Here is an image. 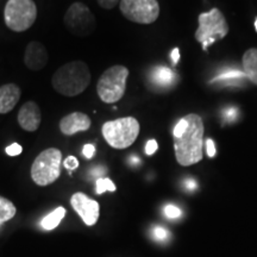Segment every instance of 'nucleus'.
<instances>
[{
  "label": "nucleus",
  "instance_id": "1",
  "mask_svg": "<svg viewBox=\"0 0 257 257\" xmlns=\"http://www.w3.org/2000/svg\"><path fill=\"white\" fill-rule=\"evenodd\" d=\"M204 123L197 113L181 118L173 130L175 157L179 165L188 167L202 160Z\"/></svg>",
  "mask_w": 257,
  "mask_h": 257
},
{
  "label": "nucleus",
  "instance_id": "2",
  "mask_svg": "<svg viewBox=\"0 0 257 257\" xmlns=\"http://www.w3.org/2000/svg\"><path fill=\"white\" fill-rule=\"evenodd\" d=\"M91 82V72L83 61H73L54 73L51 85L61 95L76 96L85 92Z\"/></svg>",
  "mask_w": 257,
  "mask_h": 257
},
{
  "label": "nucleus",
  "instance_id": "3",
  "mask_svg": "<svg viewBox=\"0 0 257 257\" xmlns=\"http://www.w3.org/2000/svg\"><path fill=\"white\" fill-rule=\"evenodd\" d=\"M141 125L134 117L118 118L102 125L101 133L105 141L113 149H126L133 146L140 135Z\"/></svg>",
  "mask_w": 257,
  "mask_h": 257
},
{
  "label": "nucleus",
  "instance_id": "4",
  "mask_svg": "<svg viewBox=\"0 0 257 257\" xmlns=\"http://www.w3.org/2000/svg\"><path fill=\"white\" fill-rule=\"evenodd\" d=\"M198 21L199 27L194 36L204 50H206L216 41L223 40L229 34V24L219 9L214 8L208 12L200 14Z\"/></svg>",
  "mask_w": 257,
  "mask_h": 257
},
{
  "label": "nucleus",
  "instance_id": "5",
  "mask_svg": "<svg viewBox=\"0 0 257 257\" xmlns=\"http://www.w3.org/2000/svg\"><path fill=\"white\" fill-rule=\"evenodd\" d=\"M128 69L121 64H115L106 69L96 83V92L101 101L113 104L124 96L126 89Z\"/></svg>",
  "mask_w": 257,
  "mask_h": 257
},
{
  "label": "nucleus",
  "instance_id": "6",
  "mask_svg": "<svg viewBox=\"0 0 257 257\" xmlns=\"http://www.w3.org/2000/svg\"><path fill=\"white\" fill-rule=\"evenodd\" d=\"M62 153L56 148L43 150L31 166V179L41 187L49 186L60 178Z\"/></svg>",
  "mask_w": 257,
  "mask_h": 257
},
{
  "label": "nucleus",
  "instance_id": "7",
  "mask_svg": "<svg viewBox=\"0 0 257 257\" xmlns=\"http://www.w3.org/2000/svg\"><path fill=\"white\" fill-rule=\"evenodd\" d=\"M37 6L34 0H9L6 3L4 19L10 30L23 32L36 22Z\"/></svg>",
  "mask_w": 257,
  "mask_h": 257
},
{
  "label": "nucleus",
  "instance_id": "8",
  "mask_svg": "<svg viewBox=\"0 0 257 257\" xmlns=\"http://www.w3.org/2000/svg\"><path fill=\"white\" fill-rule=\"evenodd\" d=\"M119 9L125 18L138 24H153L160 16L157 0H120Z\"/></svg>",
  "mask_w": 257,
  "mask_h": 257
},
{
  "label": "nucleus",
  "instance_id": "9",
  "mask_svg": "<svg viewBox=\"0 0 257 257\" xmlns=\"http://www.w3.org/2000/svg\"><path fill=\"white\" fill-rule=\"evenodd\" d=\"M64 24L73 35L86 37L95 30V17L88 6L82 3H74L64 15Z\"/></svg>",
  "mask_w": 257,
  "mask_h": 257
},
{
  "label": "nucleus",
  "instance_id": "10",
  "mask_svg": "<svg viewBox=\"0 0 257 257\" xmlns=\"http://www.w3.org/2000/svg\"><path fill=\"white\" fill-rule=\"evenodd\" d=\"M70 205L87 226H93L96 224L100 214V206L98 201L88 198L85 193L78 192L70 198Z\"/></svg>",
  "mask_w": 257,
  "mask_h": 257
},
{
  "label": "nucleus",
  "instance_id": "11",
  "mask_svg": "<svg viewBox=\"0 0 257 257\" xmlns=\"http://www.w3.org/2000/svg\"><path fill=\"white\" fill-rule=\"evenodd\" d=\"M18 124L21 127L29 133H34L38 130L42 121L41 108L35 101H27L19 108L17 115Z\"/></svg>",
  "mask_w": 257,
  "mask_h": 257
},
{
  "label": "nucleus",
  "instance_id": "12",
  "mask_svg": "<svg viewBox=\"0 0 257 257\" xmlns=\"http://www.w3.org/2000/svg\"><path fill=\"white\" fill-rule=\"evenodd\" d=\"M92 125L91 118L83 112H73L64 115L62 119L60 120V130L63 135L67 136H73L78 133H83L87 131Z\"/></svg>",
  "mask_w": 257,
  "mask_h": 257
},
{
  "label": "nucleus",
  "instance_id": "13",
  "mask_svg": "<svg viewBox=\"0 0 257 257\" xmlns=\"http://www.w3.org/2000/svg\"><path fill=\"white\" fill-rule=\"evenodd\" d=\"M24 63L29 69L34 70V72L43 69L48 63L47 48L41 42H30L25 49Z\"/></svg>",
  "mask_w": 257,
  "mask_h": 257
},
{
  "label": "nucleus",
  "instance_id": "14",
  "mask_svg": "<svg viewBox=\"0 0 257 257\" xmlns=\"http://www.w3.org/2000/svg\"><path fill=\"white\" fill-rule=\"evenodd\" d=\"M21 88L16 83H6L0 87V114L11 112L21 99Z\"/></svg>",
  "mask_w": 257,
  "mask_h": 257
},
{
  "label": "nucleus",
  "instance_id": "15",
  "mask_svg": "<svg viewBox=\"0 0 257 257\" xmlns=\"http://www.w3.org/2000/svg\"><path fill=\"white\" fill-rule=\"evenodd\" d=\"M176 80H178V75L175 72L165 66H157L150 73V81L160 88L172 87Z\"/></svg>",
  "mask_w": 257,
  "mask_h": 257
},
{
  "label": "nucleus",
  "instance_id": "16",
  "mask_svg": "<svg viewBox=\"0 0 257 257\" xmlns=\"http://www.w3.org/2000/svg\"><path fill=\"white\" fill-rule=\"evenodd\" d=\"M242 66L246 78L257 86V48H251L244 53Z\"/></svg>",
  "mask_w": 257,
  "mask_h": 257
},
{
  "label": "nucleus",
  "instance_id": "17",
  "mask_svg": "<svg viewBox=\"0 0 257 257\" xmlns=\"http://www.w3.org/2000/svg\"><path fill=\"white\" fill-rule=\"evenodd\" d=\"M64 216H66V208L62 206L57 207L56 210H54L51 213H49L42 219L41 226L44 230H54L55 227L59 226Z\"/></svg>",
  "mask_w": 257,
  "mask_h": 257
},
{
  "label": "nucleus",
  "instance_id": "18",
  "mask_svg": "<svg viewBox=\"0 0 257 257\" xmlns=\"http://www.w3.org/2000/svg\"><path fill=\"white\" fill-rule=\"evenodd\" d=\"M16 212L17 210L14 202L0 195V224L12 219L16 216Z\"/></svg>",
  "mask_w": 257,
  "mask_h": 257
},
{
  "label": "nucleus",
  "instance_id": "19",
  "mask_svg": "<svg viewBox=\"0 0 257 257\" xmlns=\"http://www.w3.org/2000/svg\"><path fill=\"white\" fill-rule=\"evenodd\" d=\"M242 78H246L245 74L243 72H239V70H230V72H225L220 75L216 76L214 79L211 80V83H216L217 81L219 82H226L227 80L229 81H236L237 79H242Z\"/></svg>",
  "mask_w": 257,
  "mask_h": 257
},
{
  "label": "nucleus",
  "instance_id": "20",
  "mask_svg": "<svg viewBox=\"0 0 257 257\" xmlns=\"http://www.w3.org/2000/svg\"><path fill=\"white\" fill-rule=\"evenodd\" d=\"M114 192L115 185L108 178H99L95 182V192L96 194H102L105 192Z\"/></svg>",
  "mask_w": 257,
  "mask_h": 257
},
{
  "label": "nucleus",
  "instance_id": "21",
  "mask_svg": "<svg viewBox=\"0 0 257 257\" xmlns=\"http://www.w3.org/2000/svg\"><path fill=\"white\" fill-rule=\"evenodd\" d=\"M163 213H165V216L168 219H178V218L182 216V211L178 206H175V205H167L163 208Z\"/></svg>",
  "mask_w": 257,
  "mask_h": 257
},
{
  "label": "nucleus",
  "instance_id": "22",
  "mask_svg": "<svg viewBox=\"0 0 257 257\" xmlns=\"http://www.w3.org/2000/svg\"><path fill=\"white\" fill-rule=\"evenodd\" d=\"M153 238L159 240V242H165L169 238L168 230H166L162 226H156L153 229Z\"/></svg>",
  "mask_w": 257,
  "mask_h": 257
},
{
  "label": "nucleus",
  "instance_id": "23",
  "mask_svg": "<svg viewBox=\"0 0 257 257\" xmlns=\"http://www.w3.org/2000/svg\"><path fill=\"white\" fill-rule=\"evenodd\" d=\"M63 166L72 173V170H75L79 167V161L75 156H68L63 161Z\"/></svg>",
  "mask_w": 257,
  "mask_h": 257
},
{
  "label": "nucleus",
  "instance_id": "24",
  "mask_svg": "<svg viewBox=\"0 0 257 257\" xmlns=\"http://www.w3.org/2000/svg\"><path fill=\"white\" fill-rule=\"evenodd\" d=\"M22 152H23V148H22L21 144L18 143H12L11 146L6 148V154L9 156H18L21 155Z\"/></svg>",
  "mask_w": 257,
  "mask_h": 257
},
{
  "label": "nucleus",
  "instance_id": "25",
  "mask_svg": "<svg viewBox=\"0 0 257 257\" xmlns=\"http://www.w3.org/2000/svg\"><path fill=\"white\" fill-rule=\"evenodd\" d=\"M159 149V144L155 140H149L146 144V154L147 155H154Z\"/></svg>",
  "mask_w": 257,
  "mask_h": 257
},
{
  "label": "nucleus",
  "instance_id": "26",
  "mask_svg": "<svg viewBox=\"0 0 257 257\" xmlns=\"http://www.w3.org/2000/svg\"><path fill=\"white\" fill-rule=\"evenodd\" d=\"M82 154L86 159L91 160L95 155V147L93 144H85L82 148Z\"/></svg>",
  "mask_w": 257,
  "mask_h": 257
},
{
  "label": "nucleus",
  "instance_id": "27",
  "mask_svg": "<svg viewBox=\"0 0 257 257\" xmlns=\"http://www.w3.org/2000/svg\"><path fill=\"white\" fill-rule=\"evenodd\" d=\"M206 152H207V155L208 157H214L216 156V146H214V142L212 138H208L206 140Z\"/></svg>",
  "mask_w": 257,
  "mask_h": 257
},
{
  "label": "nucleus",
  "instance_id": "28",
  "mask_svg": "<svg viewBox=\"0 0 257 257\" xmlns=\"http://www.w3.org/2000/svg\"><path fill=\"white\" fill-rule=\"evenodd\" d=\"M98 3L102 9L111 10L113 9L114 6H117L118 3H119V0H98Z\"/></svg>",
  "mask_w": 257,
  "mask_h": 257
},
{
  "label": "nucleus",
  "instance_id": "29",
  "mask_svg": "<svg viewBox=\"0 0 257 257\" xmlns=\"http://www.w3.org/2000/svg\"><path fill=\"white\" fill-rule=\"evenodd\" d=\"M170 59H172L173 63H174L175 66L179 63V61H180V50H179V48H174V49L172 50V53H170Z\"/></svg>",
  "mask_w": 257,
  "mask_h": 257
},
{
  "label": "nucleus",
  "instance_id": "30",
  "mask_svg": "<svg viewBox=\"0 0 257 257\" xmlns=\"http://www.w3.org/2000/svg\"><path fill=\"white\" fill-rule=\"evenodd\" d=\"M185 185L188 189H195V188H197V182H195L194 180H187V181L185 182Z\"/></svg>",
  "mask_w": 257,
  "mask_h": 257
},
{
  "label": "nucleus",
  "instance_id": "31",
  "mask_svg": "<svg viewBox=\"0 0 257 257\" xmlns=\"http://www.w3.org/2000/svg\"><path fill=\"white\" fill-rule=\"evenodd\" d=\"M255 29H256V31H257V19L255 21Z\"/></svg>",
  "mask_w": 257,
  "mask_h": 257
}]
</instances>
